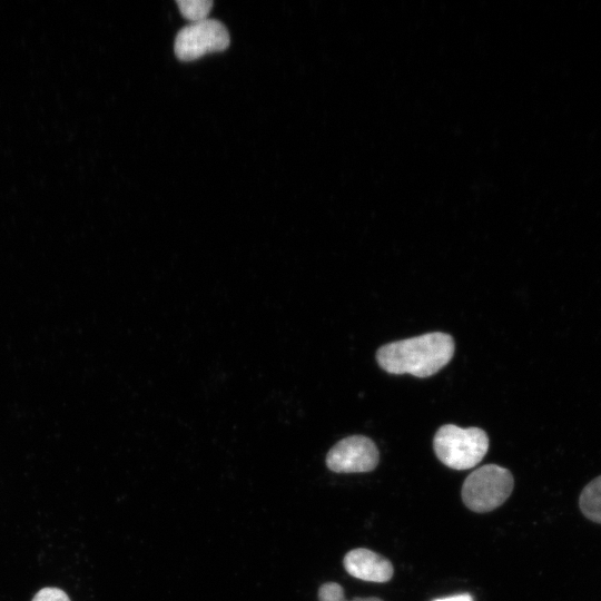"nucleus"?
Returning a JSON list of instances; mask_svg holds the SVG:
<instances>
[{
    "label": "nucleus",
    "mask_w": 601,
    "mask_h": 601,
    "mask_svg": "<svg viewBox=\"0 0 601 601\" xmlns=\"http://www.w3.org/2000/svg\"><path fill=\"white\" fill-rule=\"evenodd\" d=\"M453 354L452 336L433 332L383 345L376 353V361L391 374L427 377L443 368Z\"/></svg>",
    "instance_id": "nucleus-1"
},
{
    "label": "nucleus",
    "mask_w": 601,
    "mask_h": 601,
    "mask_svg": "<svg viewBox=\"0 0 601 601\" xmlns=\"http://www.w3.org/2000/svg\"><path fill=\"white\" fill-rule=\"evenodd\" d=\"M487 434L479 427L441 426L433 440L437 459L453 470H469L480 463L489 450Z\"/></svg>",
    "instance_id": "nucleus-2"
},
{
    "label": "nucleus",
    "mask_w": 601,
    "mask_h": 601,
    "mask_svg": "<svg viewBox=\"0 0 601 601\" xmlns=\"http://www.w3.org/2000/svg\"><path fill=\"white\" fill-rule=\"evenodd\" d=\"M513 487L514 479L508 469L486 464L465 479L461 492L462 501L473 512H490L508 500Z\"/></svg>",
    "instance_id": "nucleus-3"
},
{
    "label": "nucleus",
    "mask_w": 601,
    "mask_h": 601,
    "mask_svg": "<svg viewBox=\"0 0 601 601\" xmlns=\"http://www.w3.org/2000/svg\"><path fill=\"white\" fill-rule=\"evenodd\" d=\"M229 45L226 27L213 19L193 22L183 28L175 39V53L183 61H191L207 52L225 50Z\"/></svg>",
    "instance_id": "nucleus-4"
},
{
    "label": "nucleus",
    "mask_w": 601,
    "mask_h": 601,
    "mask_svg": "<svg viewBox=\"0 0 601 601\" xmlns=\"http://www.w3.org/2000/svg\"><path fill=\"white\" fill-rule=\"evenodd\" d=\"M380 461L375 443L367 436L352 435L337 442L326 455L327 467L336 473L373 471Z\"/></svg>",
    "instance_id": "nucleus-5"
},
{
    "label": "nucleus",
    "mask_w": 601,
    "mask_h": 601,
    "mask_svg": "<svg viewBox=\"0 0 601 601\" xmlns=\"http://www.w3.org/2000/svg\"><path fill=\"white\" fill-rule=\"evenodd\" d=\"M343 564L349 575L368 582H388L394 573L388 559L365 548L348 551L343 559Z\"/></svg>",
    "instance_id": "nucleus-6"
},
{
    "label": "nucleus",
    "mask_w": 601,
    "mask_h": 601,
    "mask_svg": "<svg viewBox=\"0 0 601 601\" xmlns=\"http://www.w3.org/2000/svg\"><path fill=\"white\" fill-rule=\"evenodd\" d=\"M581 513L590 521L601 524V475L591 480L579 495Z\"/></svg>",
    "instance_id": "nucleus-7"
},
{
    "label": "nucleus",
    "mask_w": 601,
    "mask_h": 601,
    "mask_svg": "<svg viewBox=\"0 0 601 601\" xmlns=\"http://www.w3.org/2000/svg\"><path fill=\"white\" fill-rule=\"evenodd\" d=\"M180 13L193 22L205 20L214 2L211 0H177Z\"/></svg>",
    "instance_id": "nucleus-8"
},
{
    "label": "nucleus",
    "mask_w": 601,
    "mask_h": 601,
    "mask_svg": "<svg viewBox=\"0 0 601 601\" xmlns=\"http://www.w3.org/2000/svg\"><path fill=\"white\" fill-rule=\"evenodd\" d=\"M318 601H346L344 589L336 582L323 583L318 589Z\"/></svg>",
    "instance_id": "nucleus-9"
},
{
    "label": "nucleus",
    "mask_w": 601,
    "mask_h": 601,
    "mask_svg": "<svg viewBox=\"0 0 601 601\" xmlns=\"http://www.w3.org/2000/svg\"><path fill=\"white\" fill-rule=\"evenodd\" d=\"M31 601H70L68 594L55 587H46L40 589Z\"/></svg>",
    "instance_id": "nucleus-10"
},
{
    "label": "nucleus",
    "mask_w": 601,
    "mask_h": 601,
    "mask_svg": "<svg viewBox=\"0 0 601 601\" xmlns=\"http://www.w3.org/2000/svg\"><path fill=\"white\" fill-rule=\"evenodd\" d=\"M433 601H473V597L469 593H461L451 597L435 599Z\"/></svg>",
    "instance_id": "nucleus-11"
},
{
    "label": "nucleus",
    "mask_w": 601,
    "mask_h": 601,
    "mask_svg": "<svg viewBox=\"0 0 601 601\" xmlns=\"http://www.w3.org/2000/svg\"><path fill=\"white\" fill-rule=\"evenodd\" d=\"M351 601H383V600L375 597H371V598H356Z\"/></svg>",
    "instance_id": "nucleus-12"
}]
</instances>
